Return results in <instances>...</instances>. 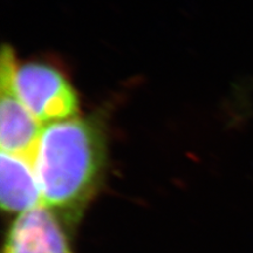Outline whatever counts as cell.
I'll return each instance as SVG.
<instances>
[{
  "mask_svg": "<svg viewBox=\"0 0 253 253\" xmlns=\"http://www.w3.org/2000/svg\"><path fill=\"white\" fill-rule=\"evenodd\" d=\"M31 160L42 205L74 236L103 183L106 140L100 123L78 116L48 123Z\"/></svg>",
  "mask_w": 253,
  "mask_h": 253,
  "instance_id": "1",
  "label": "cell"
},
{
  "mask_svg": "<svg viewBox=\"0 0 253 253\" xmlns=\"http://www.w3.org/2000/svg\"><path fill=\"white\" fill-rule=\"evenodd\" d=\"M14 87L19 99L40 123L48 125L77 115V93L53 66L41 62L18 66Z\"/></svg>",
  "mask_w": 253,
  "mask_h": 253,
  "instance_id": "2",
  "label": "cell"
},
{
  "mask_svg": "<svg viewBox=\"0 0 253 253\" xmlns=\"http://www.w3.org/2000/svg\"><path fill=\"white\" fill-rule=\"evenodd\" d=\"M17 69L13 49L4 46L0 61V145L5 153L32 158L43 126L15 93Z\"/></svg>",
  "mask_w": 253,
  "mask_h": 253,
  "instance_id": "3",
  "label": "cell"
},
{
  "mask_svg": "<svg viewBox=\"0 0 253 253\" xmlns=\"http://www.w3.org/2000/svg\"><path fill=\"white\" fill-rule=\"evenodd\" d=\"M72 239L61 219L41 205L11 221L1 253H75Z\"/></svg>",
  "mask_w": 253,
  "mask_h": 253,
  "instance_id": "4",
  "label": "cell"
},
{
  "mask_svg": "<svg viewBox=\"0 0 253 253\" xmlns=\"http://www.w3.org/2000/svg\"><path fill=\"white\" fill-rule=\"evenodd\" d=\"M0 199L2 210L17 216L42 205L39 183L31 158L1 151Z\"/></svg>",
  "mask_w": 253,
  "mask_h": 253,
  "instance_id": "5",
  "label": "cell"
}]
</instances>
